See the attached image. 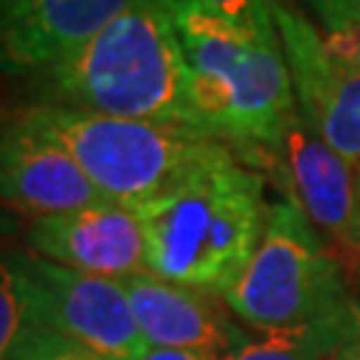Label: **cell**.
I'll return each instance as SVG.
<instances>
[{"instance_id": "cell-15", "label": "cell", "mask_w": 360, "mask_h": 360, "mask_svg": "<svg viewBox=\"0 0 360 360\" xmlns=\"http://www.w3.org/2000/svg\"><path fill=\"white\" fill-rule=\"evenodd\" d=\"M8 360H107L104 355L94 349L83 347L77 342H70L65 336L51 334L30 326L25 336L19 339V345L13 347Z\"/></svg>"}, {"instance_id": "cell-6", "label": "cell", "mask_w": 360, "mask_h": 360, "mask_svg": "<svg viewBox=\"0 0 360 360\" xmlns=\"http://www.w3.org/2000/svg\"><path fill=\"white\" fill-rule=\"evenodd\" d=\"M11 262L25 283L30 326L77 342L107 360H139L150 347L120 281L40 257H13Z\"/></svg>"}, {"instance_id": "cell-10", "label": "cell", "mask_w": 360, "mask_h": 360, "mask_svg": "<svg viewBox=\"0 0 360 360\" xmlns=\"http://www.w3.org/2000/svg\"><path fill=\"white\" fill-rule=\"evenodd\" d=\"M0 203L32 219L107 203L75 158L16 115L0 123Z\"/></svg>"}, {"instance_id": "cell-22", "label": "cell", "mask_w": 360, "mask_h": 360, "mask_svg": "<svg viewBox=\"0 0 360 360\" xmlns=\"http://www.w3.org/2000/svg\"><path fill=\"white\" fill-rule=\"evenodd\" d=\"M358 176H360V168H358Z\"/></svg>"}, {"instance_id": "cell-13", "label": "cell", "mask_w": 360, "mask_h": 360, "mask_svg": "<svg viewBox=\"0 0 360 360\" xmlns=\"http://www.w3.org/2000/svg\"><path fill=\"white\" fill-rule=\"evenodd\" d=\"M360 312L299 328L270 331L264 339L245 342L221 360H345L358 336Z\"/></svg>"}, {"instance_id": "cell-8", "label": "cell", "mask_w": 360, "mask_h": 360, "mask_svg": "<svg viewBox=\"0 0 360 360\" xmlns=\"http://www.w3.org/2000/svg\"><path fill=\"white\" fill-rule=\"evenodd\" d=\"M270 6L299 112L331 150L360 168V70L328 51L321 30L294 6Z\"/></svg>"}, {"instance_id": "cell-12", "label": "cell", "mask_w": 360, "mask_h": 360, "mask_svg": "<svg viewBox=\"0 0 360 360\" xmlns=\"http://www.w3.org/2000/svg\"><path fill=\"white\" fill-rule=\"evenodd\" d=\"M144 342L150 347L203 349L219 358L245 345L240 331L203 288L163 281L153 272L120 281Z\"/></svg>"}, {"instance_id": "cell-1", "label": "cell", "mask_w": 360, "mask_h": 360, "mask_svg": "<svg viewBox=\"0 0 360 360\" xmlns=\"http://www.w3.org/2000/svg\"><path fill=\"white\" fill-rule=\"evenodd\" d=\"M174 25L190 70L195 129L245 163L272 160L299 110L278 32L232 25L198 0H174Z\"/></svg>"}, {"instance_id": "cell-7", "label": "cell", "mask_w": 360, "mask_h": 360, "mask_svg": "<svg viewBox=\"0 0 360 360\" xmlns=\"http://www.w3.org/2000/svg\"><path fill=\"white\" fill-rule=\"evenodd\" d=\"M309 224L321 232L345 275L360 278V176L296 110L270 160Z\"/></svg>"}, {"instance_id": "cell-21", "label": "cell", "mask_w": 360, "mask_h": 360, "mask_svg": "<svg viewBox=\"0 0 360 360\" xmlns=\"http://www.w3.org/2000/svg\"><path fill=\"white\" fill-rule=\"evenodd\" d=\"M11 3H16V0H0V8H3V6H11Z\"/></svg>"}, {"instance_id": "cell-16", "label": "cell", "mask_w": 360, "mask_h": 360, "mask_svg": "<svg viewBox=\"0 0 360 360\" xmlns=\"http://www.w3.org/2000/svg\"><path fill=\"white\" fill-rule=\"evenodd\" d=\"M203 8L219 13L232 25H240L245 30L257 32H278L272 19L270 0H198Z\"/></svg>"}, {"instance_id": "cell-19", "label": "cell", "mask_w": 360, "mask_h": 360, "mask_svg": "<svg viewBox=\"0 0 360 360\" xmlns=\"http://www.w3.org/2000/svg\"><path fill=\"white\" fill-rule=\"evenodd\" d=\"M139 360H221L214 352L203 349H171V347H147Z\"/></svg>"}, {"instance_id": "cell-3", "label": "cell", "mask_w": 360, "mask_h": 360, "mask_svg": "<svg viewBox=\"0 0 360 360\" xmlns=\"http://www.w3.org/2000/svg\"><path fill=\"white\" fill-rule=\"evenodd\" d=\"M264 179L235 150L195 168L179 184L136 208L150 272L224 294L254 257L267 221Z\"/></svg>"}, {"instance_id": "cell-5", "label": "cell", "mask_w": 360, "mask_h": 360, "mask_svg": "<svg viewBox=\"0 0 360 360\" xmlns=\"http://www.w3.org/2000/svg\"><path fill=\"white\" fill-rule=\"evenodd\" d=\"M221 299L235 315L264 331H285L355 312L342 264L285 195L270 203L254 257Z\"/></svg>"}, {"instance_id": "cell-14", "label": "cell", "mask_w": 360, "mask_h": 360, "mask_svg": "<svg viewBox=\"0 0 360 360\" xmlns=\"http://www.w3.org/2000/svg\"><path fill=\"white\" fill-rule=\"evenodd\" d=\"M27 328L30 321L22 275L11 259H0V360L11 358Z\"/></svg>"}, {"instance_id": "cell-17", "label": "cell", "mask_w": 360, "mask_h": 360, "mask_svg": "<svg viewBox=\"0 0 360 360\" xmlns=\"http://www.w3.org/2000/svg\"><path fill=\"white\" fill-rule=\"evenodd\" d=\"M283 3L304 13L323 35H331L360 19V0H283Z\"/></svg>"}, {"instance_id": "cell-20", "label": "cell", "mask_w": 360, "mask_h": 360, "mask_svg": "<svg viewBox=\"0 0 360 360\" xmlns=\"http://www.w3.org/2000/svg\"><path fill=\"white\" fill-rule=\"evenodd\" d=\"M345 360H360V326H358V336H355L352 347L347 349V358H345Z\"/></svg>"}, {"instance_id": "cell-9", "label": "cell", "mask_w": 360, "mask_h": 360, "mask_svg": "<svg viewBox=\"0 0 360 360\" xmlns=\"http://www.w3.org/2000/svg\"><path fill=\"white\" fill-rule=\"evenodd\" d=\"M27 245L40 257L70 270L126 281L150 272L147 238L136 208L120 203L32 219Z\"/></svg>"}, {"instance_id": "cell-11", "label": "cell", "mask_w": 360, "mask_h": 360, "mask_svg": "<svg viewBox=\"0 0 360 360\" xmlns=\"http://www.w3.org/2000/svg\"><path fill=\"white\" fill-rule=\"evenodd\" d=\"M136 0H16L0 8V75L30 77L83 49Z\"/></svg>"}, {"instance_id": "cell-18", "label": "cell", "mask_w": 360, "mask_h": 360, "mask_svg": "<svg viewBox=\"0 0 360 360\" xmlns=\"http://www.w3.org/2000/svg\"><path fill=\"white\" fill-rule=\"evenodd\" d=\"M323 40H326L328 51L334 56H339L342 62L360 70V19H355L352 25L342 27V30H336L331 35H323Z\"/></svg>"}, {"instance_id": "cell-4", "label": "cell", "mask_w": 360, "mask_h": 360, "mask_svg": "<svg viewBox=\"0 0 360 360\" xmlns=\"http://www.w3.org/2000/svg\"><path fill=\"white\" fill-rule=\"evenodd\" d=\"M19 115L75 158L91 184L120 206L139 208L232 147L187 126L110 117L65 104H30Z\"/></svg>"}, {"instance_id": "cell-2", "label": "cell", "mask_w": 360, "mask_h": 360, "mask_svg": "<svg viewBox=\"0 0 360 360\" xmlns=\"http://www.w3.org/2000/svg\"><path fill=\"white\" fill-rule=\"evenodd\" d=\"M30 77L40 104L195 129L174 0H136L83 49Z\"/></svg>"}]
</instances>
